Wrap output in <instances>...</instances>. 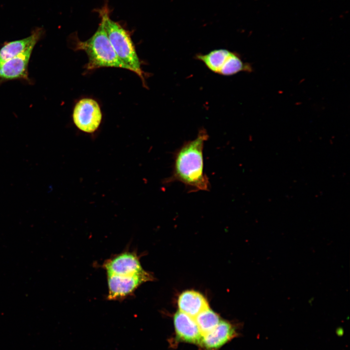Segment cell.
I'll use <instances>...</instances> for the list:
<instances>
[{"label": "cell", "instance_id": "obj_1", "mask_svg": "<svg viewBox=\"0 0 350 350\" xmlns=\"http://www.w3.org/2000/svg\"><path fill=\"white\" fill-rule=\"evenodd\" d=\"M209 135L204 128L196 137L185 142L175 153L172 175L165 183L179 181L191 192L209 191L210 183L204 173L203 150Z\"/></svg>", "mask_w": 350, "mask_h": 350}, {"label": "cell", "instance_id": "obj_2", "mask_svg": "<svg viewBox=\"0 0 350 350\" xmlns=\"http://www.w3.org/2000/svg\"><path fill=\"white\" fill-rule=\"evenodd\" d=\"M71 39L72 40V48L74 51H83L87 54L88 62L85 66L86 70L111 67L132 71L131 68L117 55L102 20L97 31L88 40L81 41L75 35Z\"/></svg>", "mask_w": 350, "mask_h": 350}, {"label": "cell", "instance_id": "obj_3", "mask_svg": "<svg viewBox=\"0 0 350 350\" xmlns=\"http://www.w3.org/2000/svg\"><path fill=\"white\" fill-rule=\"evenodd\" d=\"M108 38L119 58L136 73L147 88L145 81L146 74L141 69V63L128 31L119 24L111 20L106 7L99 11Z\"/></svg>", "mask_w": 350, "mask_h": 350}, {"label": "cell", "instance_id": "obj_4", "mask_svg": "<svg viewBox=\"0 0 350 350\" xmlns=\"http://www.w3.org/2000/svg\"><path fill=\"white\" fill-rule=\"evenodd\" d=\"M195 58L202 62L211 71L225 76L252 71L251 66L244 62L239 54L226 49H217L207 54H197Z\"/></svg>", "mask_w": 350, "mask_h": 350}, {"label": "cell", "instance_id": "obj_5", "mask_svg": "<svg viewBox=\"0 0 350 350\" xmlns=\"http://www.w3.org/2000/svg\"><path fill=\"white\" fill-rule=\"evenodd\" d=\"M72 118L75 125L80 130L92 133L97 129L102 121L100 106L93 99H81L74 107Z\"/></svg>", "mask_w": 350, "mask_h": 350}, {"label": "cell", "instance_id": "obj_6", "mask_svg": "<svg viewBox=\"0 0 350 350\" xmlns=\"http://www.w3.org/2000/svg\"><path fill=\"white\" fill-rule=\"evenodd\" d=\"M110 300L123 298L131 294L142 283L152 280L151 276L145 271L130 275L107 274Z\"/></svg>", "mask_w": 350, "mask_h": 350}, {"label": "cell", "instance_id": "obj_7", "mask_svg": "<svg viewBox=\"0 0 350 350\" xmlns=\"http://www.w3.org/2000/svg\"><path fill=\"white\" fill-rule=\"evenodd\" d=\"M107 274L130 275L144 271L137 255L133 252H123L106 261L104 264Z\"/></svg>", "mask_w": 350, "mask_h": 350}, {"label": "cell", "instance_id": "obj_8", "mask_svg": "<svg viewBox=\"0 0 350 350\" xmlns=\"http://www.w3.org/2000/svg\"><path fill=\"white\" fill-rule=\"evenodd\" d=\"M35 46L0 64V78L4 80L28 79V65Z\"/></svg>", "mask_w": 350, "mask_h": 350}, {"label": "cell", "instance_id": "obj_9", "mask_svg": "<svg viewBox=\"0 0 350 350\" xmlns=\"http://www.w3.org/2000/svg\"><path fill=\"white\" fill-rule=\"evenodd\" d=\"M174 323L176 336L179 340L200 344L203 335L194 318L178 311L174 315Z\"/></svg>", "mask_w": 350, "mask_h": 350}, {"label": "cell", "instance_id": "obj_10", "mask_svg": "<svg viewBox=\"0 0 350 350\" xmlns=\"http://www.w3.org/2000/svg\"><path fill=\"white\" fill-rule=\"evenodd\" d=\"M43 32L42 28H37L28 37L5 43L0 49V64L18 55L29 47L35 46Z\"/></svg>", "mask_w": 350, "mask_h": 350}, {"label": "cell", "instance_id": "obj_11", "mask_svg": "<svg viewBox=\"0 0 350 350\" xmlns=\"http://www.w3.org/2000/svg\"><path fill=\"white\" fill-rule=\"evenodd\" d=\"M236 334L234 328L230 323L220 320L214 329L202 336L200 344L207 350H216L233 338Z\"/></svg>", "mask_w": 350, "mask_h": 350}, {"label": "cell", "instance_id": "obj_12", "mask_svg": "<svg viewBox=\"0 0 350 350\" xmlns=\"http://www.w3.org/2000/svg\"><path fill=\"white\" fill-rule=\"evenodd\" d=\"M178 305L179 311L193 318L209 308L206 298L200 293L194 291L183 292L179 297Z\"/></svg>", "mask_w": 350, "mask_h": 350}, {"label": "cell", "instance_id": "obj_13", "mask_svg": "<svg viewBox=\"0 0 350 350\" xmlns=\"http://www.w3.org/2000/svg\"><path fill=\"white\" fill-rule=\"evenodd\" d=\"M194 318L202 335L214 329L221 320L218 315L209 308L200 312Z\"/></svg>", "mask_w": 350, "mask_h": 350}]
</instances>
